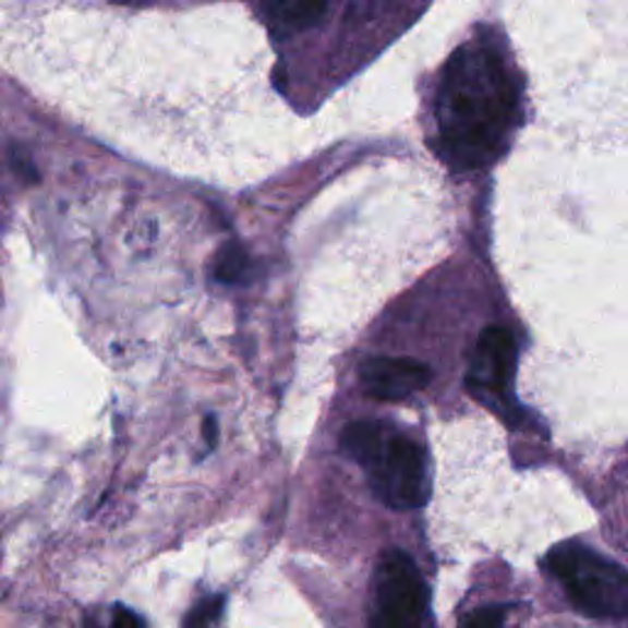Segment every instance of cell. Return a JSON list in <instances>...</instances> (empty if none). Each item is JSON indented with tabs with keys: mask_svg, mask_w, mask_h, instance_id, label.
Returning <instances> with one entry per match:
<instances>
[{
	"mask_svg": "<svg viewBox=\"0 0 628 628\" xmlns=\"http://www.w3.org/2000/svg\"><path fill=\"white\" fill-rule=\"evenodd\" d=\"M520 88L504 52L479 37L449 57L435 101V150L451 170H479L506 150Z\"/></svg>",
	"mask_w": 628,
	"mask_h": 628,
	"instance_id": "obj_1",
	"label": "cell"
},
{
	"mask_svg": "<svg viewBox=\"0 0 628 628\" xmlns=\"http://www.w3.org/2000/svg\"><path fill=\"white\" fill-rule=\"evenodd\" d=\"M341 449L366 471L369 486L383 506L415 510L430 498L427 457L415 439L386 422L359 420L343 427Z\"/></svg>",
	"mask_w": 628,
	"mask_h": 628,
	"instance_id": "obj_2",
	"label": "cell"
},
{
	"mask_svg": "<svg viewBox=\"0 0 628 628\" xmlns=\"http://www.w3.org/2000/svg\"><path fill=\"white\" fill-rule=\"evenodd\" d=\"M545 565L582 614L594 618H618L626 614L628 577L621 565L579 543L557 545L547 555Z\"/></svg>",
	"mask_w": 628,
	"mask_h": 628,
	"instance_id": "obj_3",
	"label": "cell"
},
{
	"mask_svg": "<svg viewBox=\"0 0 628 628\" xmlns=\"http://www.w3.org/2000/svg\"><path fill=\"white\" fill-rule=\"evenodd\" d=\"M369 628H432L430 589L402 550H386L371 579Z\"/></svg>",
	"mask_w": 628,
	"mask_h": 628,
	"instance_id": "obj_4",
	"label": "cell"
},
{
	"mask_svg": "<svg viewBox=\"0 0 628 628\" xmlns=\"http://www.w3.org/2000/svg\"><path fill=\"white\" fill-rule=\"evenodd\" d=\"M516 373V339L506 327H486L479 334L467 386L481 400H496L508 392Z\"/></svg>",
	"mask_w": 628,
	"mask_h": 628,
	"instance_id": "obj_5",
	"label": "cell"
},
{
	"mask_svg": "<svg viewBox=\"0 0 628 628\" xmlns=\"http://www.w3.org/2000/svg\"><path fill=\"white\" fill-rule=\"evenodd\" d=\"M361 386L371 398L396 402L415 396L432 378V371L408 357H373L359 371Z\"/></svg>",
	"mask_w": 628,
	"mask_h": 628,
	"instance_id": "obj_6",
	"label": "cell"
},
{
	"mask_svg": "<svg viewBox=\"0 0 628 628\" xmlns=\"http://www.w3.org/2000/svg\"><path fill=\"white\" fill-rule=\"evenodd\" d=\"M329 0H258L265 23L278 39L310 29L327 13Z\"/></svg>",
	"mask_w": 628,
	"mask_h": 628,
	"instance_id": "obj_7",
	"label": "cell"
},
{
	"mask_svg": "<svg viewBox=\"0 0 628 628\" xmlns=\"http://www.w3.org/2000/svg\"><path fill=\"white\" fill-rule=\"evenodd\" d=\"M249 270V255L241 245L229 243L214 261V278L219 282H239Z\"/></svg>",
	"mask_w": 628,
	"mask_h": 628,
	"instance_id": "obj_8",
	"label": "cell"
},
{
	"mask_svg": "<svg viewBox=\"0 0 628 628\" xmlns=\"http://www.w3.org/2000/svg\"><path fill=\"white\" fill-rule=\"evenodd\" d=\"M224 596H206L200 604L190 608V614L184 616L182 628H209L221 614Z\"/></svg>",
	"mask_w": 628,
	"mask_h": 628,
	"instance_id": "obj_9",
	"label": "cell"
},
{
	"mask_svg": "<svg viewBox=\"0 0 628 628\" xmlns=\"http://www.w3.org/2000/svg\"><path fill=\"white\" fill-rule=\"evenodd\" d=\"M506 616H508L506 604L481 606L464 618V628H504Z\"/></svg>",
	"mask_w": 628,
	"mask_h": 628,
	"instance_id": "obj_10",
	"label": "cell"
},
{
	"mask_svg": "<svg viewBox=\"0 0 628 628\" xmlns=\"http://www.w3.org/2000/svg\"><path fill=\"white\" fill-rule=\"evenodd\" d=\"M111 628H145V621L135 612H131V608L116 606L113 618H111Z\"/></svg>",
	"mask_w": 628,
	"mask_h": 628,
	"instance_id": "obj_11",
	"label": "cell"
},
{
	"mask_svg": "<svg viewBox=\"0 0 628 628\" xmlns=\"http://www.w3.org/2000/svg\"><path fill=\"white\" fill-rule=\"evenodd\" d=\"M204 439H206V445H209V449H214L216 442H219V425H216L214 415L204 420Z\"/></svg>",
	"mask_w": 628,
	"mask_h": 628,
	"instance_id": "obj_12",
	"label": "cell"
}]
</instances>
